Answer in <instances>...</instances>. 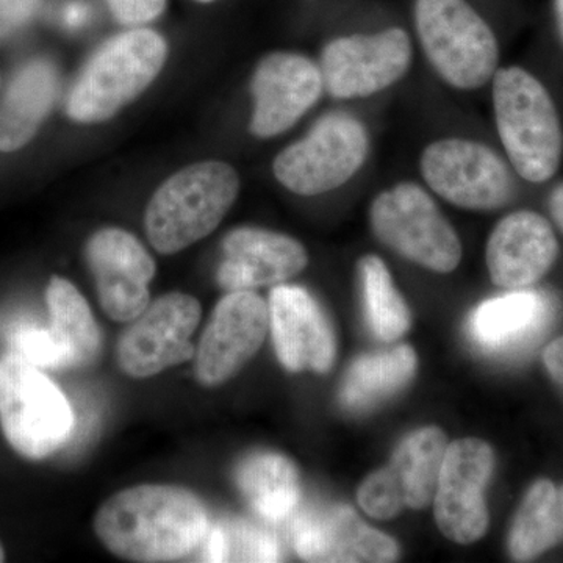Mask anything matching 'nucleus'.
Wrapping results in <instances>:
<instances>
[{"instance_id": "1", "label": "nucleus", "mask_w": 563, "mask_h": 563, "mask_svg": "<svg viewBox=\"0 0 563 563\" xmlns=\"http://www.w3.org/2000/svg\"><path fill=\"white\" fill-rule=\"evenodd\" d=\"M206 506L176 485L144 484L114 493L99 507L95 532L129 562H179L195 555L209 531Z\"/></svg>"}, {"instance_id": "2", "label": "nucleus", "mask_w": 563, "mask_h": 563, "mask_svg": "<svg viewBox=\"0 0 563 563\" xmlns=\"http://www.w3.org/2000/svg\"><path fill=\"white\" fill-rule=\"evenodd\" d=\"M493 107L504 151L518 176L531 184L554 177L562 162L563 131L542 81L520 66L496 70Z\"/></svg>"}, {"instance_id": "3", "label": "nucleus", "mask_w": 563, "mask_h": 563, "mask_svg": "<svg viewBox=\"0 0 563 563\" xmlns=\"http://www.w3.org/2000/svg\"><path fill=\"white\" fill-rule=\"evenodd\" d=\"M240 177L224 162H202L169 177L144 214L152 247L172 255L209 236L239 198Z\"/></svg>"}, {"instance_id": "4", "label": "nucleus", "mask_w": 563, "mask_h": 563, "mask_svg": "<svg viewBox=\"0 0 563 563\" xmlns=\"http://www.w3.org/2000/svg\"><path fill=\"white\" fill-rule=\"evenodd\" d=\"M168 44L151 29L118 33L91 55L70 88L66 111L80 124L113 118L157 79Z\"/></svg>"}, {"instance_id": "5", "label": "nucleus", "mask_w": 563, "mask_h": 563, "mask_svg": "<svg viewBox=\"0 0 563 563\" xmlns=\"http://www.w3.org/2000/svg\"><path fill=\"white\" fill-rule=\"evenodd\" d=\"M0 426L10 446L32 461L60 450L74 428L60 388L14 351L0 357Z\"/></svg>"}, {"instance_id": "6", "label": "nucleus", "mask_w": 563, "mask_h": 563, "mask_svg": "<svg viewBox=\"0 0 563 563\" xmlns=\"http://www.w3.org/2000/svg\"><path fill=\"white\" fill-rule=\"evenodd\" d=\"M415 27L435 73L457 90H476L499 63L495 33L466 0H417Z\"/></svg>"}, {"instance_id": "7", "label": "nucleus", "mask_w": 563, "mask_h": 563, "mask_svg": "<svg viewBox=\"0 0 563 563\" xmlns=\"http://www.w3.org/2000/svg\"><path fill=\"white\" fill-rule=\"evenodd\" d=\"M369 222L380 243L422 268L448 274L462 261V243L453 225L412 181L380 192L369 209Z\"/></svg>"}, {"instance_id": "8", "label": "nucleus", "mask_w": 563, "mask_h": 563, "mask_svg": "<svg viewBox=\"0 0 563 563\" xmlns=\"http://www.w3.org/2000/svg\"><path fill=\"white\" fill-rule=\"evenodd\" d=\"M365 125L347 113L321 118L274 161L277 181L299 196H318L350 181L368 155Z\"/></svg>"}, {"instance_id": "9", "label": "nucleus", "mask_w": 563, "mask_h": 563, "mask_svg": "<svg viewBox=\"0 0 563 563\" xmlns=\"http://www.w3.org/2000/svg\"><path fill=\"white\" fill-rule=\"evenodd\" d=\"M421 174L444 201L466 210L499 209L515 191L509 166L477 141H433L422 152Z\"/></svg>"}, {"instance_id": "10", "label": "nucleus", "mask_w": 563, "mask_h": 563, "mask_svg": "<svg viewBox=\"0 0 563 563\" xmlns=\"http://www.w3.org/2000/svg\"><path fill=\"white\" fill-rule=\"evenodd\" d=\"M201 314L195 296L180 291L162 296L121 333L118 365L133 379H147L187 362L196 352L191 336Z\"/></svg>"}, {"instance_id": "11", "label": "nucleus", "mask_w": 563, "mask_h": 563, "mask_svg": "<svg viewBox=\"0 0 563 563\" xmlns=\"http://www.w3.org/2000/svg\"><path fill=\"white\" fill-rule=\"evenodd\" d=\"M412 63L409 33L399 27L355 33L325 44L321 54L324 90L336 99H361L387 90Z\"/></svg>"}, {"instance_id": "12", "label": "nucleus", "mask_w": 563, "mask_h": 563, "mask_svg": "<svg viewBox=\"0 0 563 563\" xmlns=\"http://www.w3.org/2000/svg\"><path fill=\"white\" fill-rule=\"evenodd\" d=\"M493 470L495 453L484 440L461 439L448 444L433 495V515L451 542L472 544L487 532L484 492Z\"/></svg>"}, {"instance_id": "13", "label": "nucleus", "mask_w": 563, "mask_h": 563, "mask_svg": "<svg viewBox=\"0 0 563 563\" xmlns=\"http://www.w3.org/2000/svg\"><path fill=\"white\" fill-rule=\"evenodd\" d=\"M269 329L268 303L252 290L228 291L211 313L195 352V374L203 387H220L254 358Z\"/></svg>"}, {"instance_id": "14", "label": "nucleus", "mask_w": 563, "mask_h": 563, "mask_svg": "<svg viewBox=\"0 0 563 563\" xmlns=\"http://www.w3.org/2000/svg\"><path fill=\"white\" fill-rule=\"evenodd\" d=\"M85 257L95 277L99 302L111 320H135L150 306V285L157 266L132 233L117 228L92 233Z\"/></svg>"}, {"instance_id": "15", "label": "nucleus", "mask_w": 563, "mask_h": 563, "mask_svg": "<svg viewBox=\"0 0 563 563\" xmlns=\"http://www.w3.org/2000/svg\"><path fill=\"white\" fill-rule=\"evenodd\" d=\"M254 113L250 124L252 135L273 139L291 129L324 91L320 66L292 52L266 55L251 80Z\"/></svg>"}, {"instance_id": "16", "label": "nucleus", "mask_w": 563, "mask_h": 563, "mask_svg": "<svg viewBox=\"0 0 563 563\" xmlns=\"http://www.w3.org/2000/svg\"><path fill=\"white\" fill-rule=\"evenodd\" d=\"M291 547L307 562H395L396 540L361 520L343 504L310 507L292 515Z\"/></svg>"}, {"instance_id": "17", "label": "nucleus", "mask_w": 563, "mask_h": 563, "mask_svg": "<svg viewBox=\"0 0 563 563\" xmlns=\"http://www.w3.org/2000/svg\"><path fill=\"white\" fill-rule=\"evenodd\" d=\"M274 350L291 373H328L335 362V333L324 310L306 288L279 284L269 295Z\"/></svg>"}, {"instance_id": "18", "label": "nucleus", "mask_w": 563, "mask_h": 563, "mask_svg": "<svg viewBox=\"0 0 563 563\" xmlns=\"http://www.w3.org/2000/svg\"><path fill=\"white\" fill-rule=\"evenodd\" d=\"M307 263L309 254L298 240L266 229L239 228L222 240L217 280L225 291L254 290L292 279Z\"/></svg>"}, {"instance_id": "19", "label": "nucleus", "mask_w": 563, "mask_h": 563, "mask_svg": "<svg viewBox=\"0 0 563 563\" xmlns=\"http://www.w3.org/2000/svg\"><path fill=\"white\" fill-rule=\"evenodd\" d=\"M559 243L550 221L532 210L514 211L493 229L487 268L493 284L506 290L531 287L553 268Z\"/></svg>"}, {"instance_id": "20", "label": "nucleus", "mask_w": 563, "mask_h": 563, "mask_svg": "<svg viewBox=\"0 0 563 563\" xmlns=\"http://www.w3.org/2000/svg\"><path fill=\"white\" fill-rule=\"evenodd\" d=\"M553 320L550 296L521 288L481 303L470 318L468 332L487 354L515 355L539 342Z\"/></svg>"}, {"instance_id": "21", "label": "nucleus", "mask_w": 563, "mask_h": 563, "mask_svg": "<svg viewBox=\"0 0 563 563\" xmlns=\"http://www.w3.org/2000/svg\"><path fill=\"white\" fill-rule=\"evenodd\" d=\"M57 68L46 58L22 65L0 101V151H20L31 143L58 95Z\"/></svg>"}, {"instance_id": "22", "label": "nucleus", "mask_w": 563, "mask_h": 563, "mask_svg": "<svg viewBox=\"0 0 563 563\" xmlns=\"http://www.w3.org/2000/svg\"><path fill=\"white\" fill-rule=\"evenodd\" d=\"M235 483L252 510L268 523H282L301 503V476L290 459L272 451L244 457L235 470Z\"/></svg>"}, {"instance_id": "23", "label": "nucleus", "mask_w": 563, "mask_h": 563, "mask_svg": "<svg viewBox=\"0 0 563 563\" xmlns=\"http://www.w3.org/2000/svg\"><path fill=\"white\" fill-rule=\"evenodd\" d=\"M417 372V354L407 344L355 358L340 388V401L350 412L362 413L402 390Z\"/></svg>"}, {"instance_id": "24", "label": "nucleus", "mask_w": 563, "mask_h": 563, "mask_svg": "<svg viewBox=\"0 0 563 563\" xmlns=\"http://www.w3.org/2000/svg\"><path fill=\"white\" fill-rule=\"evenodd\" d=\"M563 542V484L540 479L526 493L509 533V553L526 562Z\"/></svg>"}, {"instance_id": "25", "label": "nucleus", "mask_w": 563, "mask_h": 563, "mask_svg": "<svg viewBox=\"0 0 563 563\" xmlns=\"http://www.w3.org/2000/svg\"><path fill=\"white\" fill-rule=\"evenodd\" d=\"M51 331L68 351L73 368H84L99 357L101 329L90 306L76 285L60 276H52L46 288Z\"/></svg>"}, {"instance_id": "26", "label": "nucleus", "mask_w": 563, "mask_h": 563, "mask_svg": "<svg viewBox=\"0 0 563 563\" xmlns=\"http://www.w3.org/2000/svg\"><path fill=\"white\" fill-rule=\"evenodd\" d=\"M448 439L435 426L418 429L396 448L391 472L401 485L404 501L410 509H424L433 501Z\"/></svg>"}, {"instance_id": "27", "label": "nucleus", "mask_w": 563, "mask_h": 563, "mask_svg": "<svg viewBox=\"0 0 563 563\" xmlns=\"http://www.w3.org/2000/svg\"><path fill=\"white\" fill-rule=\"evenodd\" d=\"M358 277L365 306L366 321L380 342L401 339L412 325V313L383 258L365 255L358 262Z\"/></svg>"}, {"instance_id": "28", "label": "nucleus", "mask_w": 563, "mask_h": 563, "mask_svg": "<svg viewBox=\"0 0 563 563\" xmlns=\"http://www.w3.org/2000/svg\"><path fill=\"white\" fill-rule=\"evenodd\" d=\"M195 555L201 562H277L280 548L272 532L235 518L210 525Z\"/></svg>"}, {"instance_id": "29", "label": "nucleus", "mask_w": 563, "mask_h": 563, "mask_svg": "<svg viewBox=\"0 0 563 563\" xmlns=\"http://www.w3.org/2000/svg\"><path fill=\"white\" fill-rule=\"evenodd\" d=\"M357 501L363 512L377 520H391L406 507L401 485L390 466L377 470L363 481Z\"/></svg>"}, {"instance_id": "30", "label": "nucleus", "mask_w": 563, "mask_h": 563, "mask_svg": "<svg viewBox=\"0 0 563 563\" xmlns=\"http://www.w3.org/2000/svg\"><path fill=\"white\" fill-rule=\"evenodd\" d=\"M11 351L41 369H73L68 351L55 339L51 329H20L11 340Z\"/></svg>"}, {"instance_id": "31", "label": "nucleus", "mask_w": 563, "mask_h": 563, "mask_svg": "<svg viewBox=\"0 0 563 563\" xmlns=\"http://www.w3.org/2000/svg\"><path fill=\"white\" fill-rule=\"evenodd\" d=\"M114 20L124 25L150 24L166 9V0H106Z\"/></svg>"}, {"instance_id": "32", "label": "nucleus", "mask_w": 563, "mask_h": 563, "mask_svg": "<svg viewBox=\"0 0 563 563\" xmlns=\"http://www.w3.org/2000/svg\"><path fill=\"white\" fill-rule=\"evenodd\" d=\"M43 0H0V41L11 38L36 16Z\"/></svg>"}, {"instance_id": "33", "label": "nucleus", "mask_w": 563, "mask_h": 563, "mask_svg": "<svg viewBox=\"0 0 563 563\" xmlns=\"http://www.w3.org/2000/svg\"><path fill=\"white\" fill-rule=\"evenodd\" d=\"M543 362L551 379L563 390V336H559L544 350Z\"/></svg>"}, {"instance_id": "34", "label": "nucleus", "mask_w": 563, "mask_h": 563, "mask_svg": "<svg viewBox=\"0 0 563 563\" xmlns=\"http://www.w3.org/2000/svg\"><path fill=\"white\" fill-rule=\"evenodd\" d=\"M550 211L555 224L563 233V181L551 192Z\"/></svg>"}, {"instance_id": "35", "label": "nucleus", "mask_w": 563, "mask_h": 563, "mask_svg": "<svg viewBox=\"0 0 563 563\" xmlns=\"http://www.w3.org/2000/svg\"><path fill=\"white\" fill-rule=\"evenodd\" d=\"M554 16L558 32L563 43V0H554Z\"/></svg>"}, {"instance_id": "36", "label": "nucleus", "mask_w": 563, "mask_h": 563, "mask_svg": "<svg viewBox=\"0 0 563 563\" xmlns=\"http://www.w3.org/2000/svg\"><path fill=\"white\" fill-rule=\"evenodd\" d=\"M5 561V550H3L2 543H0V562Z\"/></svg>"}, {"instance_id": "37", "label": "nucleus", "mask_w": 563, "mask_h": 563, "mask_svg": "<svg viewBox=\"0 0 563 563\" xmlns=\"http://www.w3.org/2000/svg\"><path fill=\"white\" fill-rule=\"evenodd\" d=\"M196 2L211 3V2H214V0H196Z\"/></svg>"}]
</instances>
